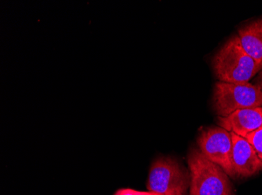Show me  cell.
I'll list each match as a JSON object with an SVG mask.
<instances>
[{
	"label": "cell",
	"mask_w": 262,
	"mask_h": 195,
	"mask_svg": "<svg viewBox=\"0 0 262 195\" xmlns=\"http://www.w3.org/2000/svg\"><path fill=\"white\" fill-rule=\"evenodd\" d=\"M213 74L219 81L225 83H250L262 69L244 50L238 35L225 42L212 60Z\"/></svg>",
	"instance_id": "6da1fadb"
},
{
	"label": "cell",
	"mask_w": 262,
	"mask_h": 195,
	"mask_svg": "<svg viewBox=\"0 0 262 195\" xmlns=\"http://www.w3.org/2000/svg\"><path fill=\"white\" fill-rule=\"evenodd\" d=\"M187 161L191 178L188 195H235L229 176L200 150L191 149Z\"/></svg>",
	"instance_id": "7a4b0ae2"
},
{
	"label": "cell",
	"mask_w": 262,
	"mask_h": 195,
	"mask_svg": "<svg viewBox=\"0 0 262 195\" xmlns=\"http://www.w3.org/2000/svg\"><path fill=\"white\" fill-rule=\"evenodd\" d=\"M190 181L189 170L175 158L161 156L151 163L147 189L160 195H188Z\"/></svg>",
	"instance_id": "3957f363"
},
{
	"label": "cell",
	"mask_w": 262,
	"mask_h": 195,
	"mask_svg": "<svg viewBox=\"0 0 262 195\" xmlns=\"http://www.w3.org/2000/svg\"><path fill=\"white\" fill-rule=\"evenodd\" d=\"M213 108L219 117H226L244 108L262 107V95L252 83L216 82L213 87Z\"/></svg>",
	"instance_id": "277c9868"
},
{
	"label": "cell",
	"mask_w": 262,
	"mask_h": 195,
	"mask_svg": "<svg viewBox=\"0 0 262 195\" xmlns=\"http://www.w3.org/2000/svg\"><path fill=\"white\" fill-rule=\"evenodd\" d=\"M196 142L200 152L206 158L219 165L229 177H235L230 132L221 127H209L200 133Z\"/></svg>",
	"instance_id": "5b68a950"
},
{
	"label": "cell",
	"mask_w": 262,
	"mask_h": 195,
	"mask_svg": "<svg viewBox=\"0 0 262 195\" xmlns=\"http://www.w3.org/2000/svg\"><path fill=\"white\" fill-rule=\"evenodd\" d=\"M231 133L232 167L235 177L247 178L258 174L262 170V161L257 156L252 145L245 137Z\"/></svg>",
	"instance_id": "8992f818"
},
{
	"label": "cell",
	"mask_w": 262,
	"mask_h": 195,
	"mask_svg": "<svg viewBox=\"0 0 262 195\" xmlns=\"http://www.w3.org/2000/svg\"><path fill=\"white\" fill-rule=\"evenodd\" d=\"M219 127L230 133L246 137L262 127V107L244 108L219 118Z\"/></svg>",
	"instance_id": "52a82bcc"
},
{
	"label": "cell",
	"mask_w": 262,
	"mask_h": 195,
	"mask_svg": "<svg viewBox=\"0 0 262 195\" xmlns=\"http://www.w3.org/2000/svg\"><path fill=\"white\" fill-rule=\"evenodd\" d=\"M237 35L245 52L262 65V17L241 27Z\"/></svg>",
	"instance_id": "ba28073f"
},
{
	"label": "cell",
	"mask_w": 262,
	"mask_h": 195,
	"mask_svg": "<svg viewBox=\"0 0 262 195\" xmlns=\"http://www.w3.org/2000/svg\"><path fill=\"white\" fill-rule=\"evenodd\" d=\"M245 138L252 145L257 156L262 161V127L250 133Z\"/></svg>",
	"instance_id": "9c48e42d"
},
{
	"label": "cell",
	"mask_w": 262,
	"mask_h": 195,
	"mask_svg": "<svg viewBox=\"0 0 262 195\" xmlns=\"http://www.w3.org/2000/svg\"><path fill=\"white\" fill-rule=\"evenodd\" d=\"M146 192L138 191L133 189H121L117 190L114 195H145Z\"/></svg>",
	"instance_id": "30bf717a"
},
{
	"label": "cell",
	"mask_w": 262,
	"mask_h": 195,
	"mask_svg": "<svg viewBox=\"0 0 262 195\" xmlns=\"http://www.w3.org/2000/svg\"><path fill=\"white\" fill-rule=\"evenodd\" d=\"M253 85H255L256 87L260 91L262 95V69L258 72V74L254 77V80L252 82Z\"/></svg>",
	"instance_id": "8fae6325"
},
{
	"label": "cell",
	"mask_w": 262,
	"mask_h": 195,
	"mask_svg": "<svg viewBox=\"0 0 262 195\" xmlns=\"http://www.w3.org/2000/svg\"><path fill=\"white\" fill-rule=\"evenodd\" d=\"M145 195H160V194H159V193H155V192L148 191V192H146V193H145Z\"/></svg>",
	"instance_id": "7c38bea8"
}]
</instances>
